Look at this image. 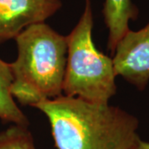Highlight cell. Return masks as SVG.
I'll return each mask as SVG.
<instances>
[{
	"instance_id": "6da1fadb",
	"label": "cell",
	"mask_w": 149,
	"mask_h": 149,
	"mask_svg": "<svg viewBox=\"0 0 149 149\" xmlns=\"http://www.w3.org/2000/svg\"><path fill=\"white\" fill-rule=\"evenodd\" d=\"M34 108L47 118L57 149H131L139 119L121 108L64 95Z\"/></svg>"
},
{
	"instance_id": "7a4b0ae2",
	"label": "cell",
	"mask_w": 149,
	"mask_h": 149,
	"mask_svg": "<svg viewBox=\"0 0 149 149\" xmlns=\"http://www.w3.org/2000/svg\"><path fill=\"white\" fill-rule=\"evenodd\" d=\"M16 60L10 63L11 93L23 106L63 95L67 37L45 22L31 25L15 38Z\"/></svg>"
},
{
	"instance_id": "3957f363",
	"label": "cell",
	"mask_w": 149,
	"mask_h": 149,
	"mask_svg": "<svg viewBox=\"0 0 149 149\" xmlns=\"http://www.w3.org/2000/svg\"><path fill=\"white\" fill-rule=\"evenodd\" d=\"M93 13L86 0L80 20L67 37L63 94L100 104H109L117 92L113 58L102 53L93 41Z\"/></svg>"
},
{
	"instance_id": "277c9868",
	"label": "cell",
	"mask_w": 149,
	"mask_h": 149,
	"mask_svg": "<svg viewBox=\"0 0 149 149\" xmlns=\"http://www.w3.org/2000/svg\"><path fill=\"white\" fill-rule=\"evenodd\" d=\"M116 75L123 77L140 91L149 82V22L138 31L129 30L113 52Z\"/></svg>"
},
{
	"instance_id": "5b68a950",
	"label": "cell",
	"mask_w": 149,
	"mask_h": 149,
	"mask_svg": "<svg viewBox=\"0 0 149 149\" xmlns=\"http://www.w3.org/2000/svg\"><path fill=\"white\" fill-rule=\"evenodd\" d=\"M60 0H0V44L27 27L45 22L61 8Z\"/></svg>"
},
{
	"instance_id": "8992f818",
	"label": "cell",
	"mask_w": 149,
	"mask_h": 149,
	"mask_svg": "<svg viewBox=\"0 0 149 149\" xmlns=\"http://www.w3.org/2000/svg\"><path fill=\"white\" fill-rule=\"evenodd\" d=\"M102 13L109 31L107 47L113 54L118 42L130 30L129 22L138 18L139 8L132 0H105Z\"/></svg>"
},
{
	"instance_id": "52a82bcc",
	"label": "cell",
	"mask_w": 149,
	"mask_h": 149,
	"mask_svg": "<svg viewBox=\"0 0 149 149\" xmlns=\"http://www.w3.org/2000/svg\"><path fill=\"white\" fill-rule=\"evenodd\" d=\"M13 74L10 63L0 58V119L4 123L28 126L27 116L12 95Z\"/></svg>"
},
{
	"instance_id": "ba28073f",
	"label": "cell",
	"mask_w": 149,
	"mask_h": 149,
	"mask_svg": "<svg viewBox=\"0 0 149 149\" xmlns=\"http://www.w3.org/2000/svg\"><path fill=\"white\" fill-rule=\"evenodd\" d=\"M28 126L13 124L0 133V149H36Z\"/></svg>"
},
{
	"instance_id": "9c48e42d",
	"label": "cell",
	"mask_w": 149,
	"mask_h": 149,
	"mask_svg": "<svg viewBox=\"0 0 149 149\" xmlns=\"http://www.w3.org/2000/svg\"><path fill=\"white\" fill-rule=\"evenodd\" d=\"M131 149H149V142L144 141L139 137Z\"/></svg>"
}]
</instances>
